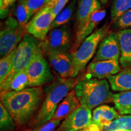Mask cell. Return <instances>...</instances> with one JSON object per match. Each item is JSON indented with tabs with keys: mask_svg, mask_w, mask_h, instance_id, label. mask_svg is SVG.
I'll use <instances>...</instances> for the list:
<instances>
[{
	"mask_svg": "<svg viewBox=\"0 0 131 131\" xmlns=\"http://www.w3.org/2000/svg\"><path fill=\"white\" fill-rule=\"evenodd\" d=\"M45 92L40 87H30L20 91L1 93V103L14 119L16 124L23 126L41 106Z\"/></svg>",
	"mask_w": 131,
	"mask_h": 131,
	"instance_id": "obj_1",
	"label": "cell"
},
{
	"mask_svg": "<svg viewBox=\"0 0 131 131\" xmlns=\"http://www.w3.org/2000/svg\"><path fill=\"white\" fill-rule=\"evenodd\" d=\"M78 82L75 78H63L58 77L44 89L45 98L40 109L34 117L32 127L42 126L50 122L57 107Z\"/></svg>",
	"mask_w": 131,
	"mask_h": 131,
	"instance_id": "obj_2",
	"label": "cell"
},
{
	"mask_svg": "<svg viewBox=\"0 0 131 131\" xmlns=\"http://www.w3.org/2000/svg\"><path fill=\"white\" fill-rule=\"evenodd\" d=\"M73 90L81 106L91 110L113 101L114 94L106 80L91 78L80 80Z\"/></svg>",
	"mask_w": 131,
	"mask_h": 131,
	"instance_id": "obj_3",
	"label": "cell"
},
{
	"mask_svg": "<svg viewBox=\"0 0 131 131\" xmlns=\"http://www.w3.org/2000/svg\"><path fill=\"white\" fill-rule=\"evenodd\" d=\"M109 27L105 24L96 29L82 42L76 51L72 53V78H75L84 69L97 50L101 41L109 34Z\"/></svg>",
	"mask_w": 131,
	"mask_h": 131,
	"instance_id": "obj_4",
	"label": "cell"
},
{
	"mask_svg": "<svg viewBox=\"0 0 131 131\" xmlns=\"http://www.w3.org/2000/svg\"><path fill=\"white\" fill-rule=\"evenodd\" d=\"M40 42L35 37L26 33L16 47L13 58L12 69L3 81L9 80L15 75L26 70L38 49L40 48Z\"/></svg>",
	"mask_w": 131,
	"mask_h": 131,
	"instance_id": "obj_5",
	"label": "cell"
},
{
	"mask_svg": "<svg viewBox=\"0 0 131 131\" xmlns=\"http://www.w3.org/2000/svg\"><path fill=\"white\" fill-rule=\"evenodd\" d=\"M71 29L67 24L52 29L40 46L45 56L70 52L72 47Z\"/></svg>",
	"mask_w": 131,
	"mask_h": 131,
	"instance_id": "obj_6",
	"label": "cell"
},
{
	"mask_svg": "<svg viewBox=\"0 0 131 131\" xmlns=\"http://www.w3.org/2000/svg\"><path fill=\"white\" fill-rule=\"evenodd\" d=\"M26 33V27L19 25L17 19L12 16L8 17L0 32L1 58L16 48Z\"/></svg>",
	"mask_w": 131,
	"mask_h": 131,
	"instance_id": "obj_7",
	"label": "cell"
},
{
	"mask_svg": "<svg viewBox=\"0 0 131 131\" xmlns=\"http://www.w3.org/2000/svg\"><path fill=\"white\" fill-rule=\"evenodd\" d=\"M41 46L26 69L30 87H40L50 83L54 79L50 66Z\"/></svg>",
	"mask_w": 131,
	"mask_h": 131,
	"instance_id": "obj_8",
	"label": "cell"
},
{
	"mask_svg": "<svg viewBox=\"0 0 131 131\" xmlns=\"http://www.w3.org/2000/svg\"><path fill=\"white\" fill-rule=\"evenodd\" d=\"M50 5L47 4L32 17L26 26L27 33L40 41H43L51 30L55 19Z\"/></svg>",
	"mask_w": 131,
	"mask_h": 131,
	"instance_id": "obj_9",
	"label": "cell"
},
{
	"mask_svg": "<svg viewBox=\"0 0 131 131\" xmlns=\"http://www.w3.org/2000/svg\"><path fill=\"white\" fill-rule=\"evenodd\" d=\"M92 110L80 106L66 118L56 131H80L89 127L92 124Z\"/></svg>",
	"mask_w": 131,
	"mask_h": 131,
	"instance_id": "obj_10",
	"label": "cell"
},
{
	"mask_svg": "<svg viewBox=\"0 0 131 131\" xmlns=\"http://www.w3.org/2000/svg\"><path fill=\"white\" fill-rule=\"evenodd\" d=\"M106 15V10L101 9L96 11L76 29L74 42L70 50L71 53L76 51L81 46L82 42L95 32V29L105 18Z\"/></svg>",
	"mask_w": 131,
	"mask_h": 131,
	"instance_id": "obj_11",
	"label": "cell"
},
{
	"mask_svg": "<svg viewBox=\"0 0 131 131\" xmlns=\"http://www.w3.org/2000/svg\"><path fill=\"white\" fill-rule=\"evenodd\" d=\"M120 46L117 33L108 34L100 43L93 61L119 59Z\"/></svg>",
	"mask_w": 131,
	"mask_h": 131,
	"instance_id": "obj_12",
	"label": "cell"
},
{
	"mask_svg": "<svg viewBox=\"0 0 131 131\" xmlns=\"http://www.w3.org/2000/svg\"><path fill=\"white\" fill-rule=\"evenodd\" d=\"M118 59L92 61L88 68V73L92 78L105 80L121 70Z\"/></svg>",
	"mask_w": 131,
	"mask_h": 131,
	"instance_id": "obj_13",
	"label": "cell"
},
{
	"mask_svg": "<svg viewBox=\"0 0 131 131\" xmlns=\"http://www.w3.org/2000/svg\"><path fill=\"white\" fill-rule=\"evenodd\" d=\"M47 57L52 68L58 77L63 78H72V57L71 52L52 53Z\"/></svg>",
	"mask_w": 131,
	"mask_h": 131,
	"instance_id": "obj_14",
	"label": "cell"
},
{
	"mask_svg": "<svg viewBox=\"0 0 131 131\" xmlns=\"http://www.w3.org/2000/svg\"><path fill=\"white\" fill-rule=\"evenodd\" d=\"M119 117V114L116 109L108 105L103 104L94 109L92 123L97 126L102 130L104 127L109 126L113 121Z\"/></svg>",
	"mask_w": 131,
	"mask_h": 131,
	"instance_id": "obj_15",
	"label": "cell"
},
{
	"mask_svg": "<svg viewBox=\"0 0 131 131\" xmlns=\"http://www.w3.org/2000/svg\"><path fill=\"white\" fill-rule=\"evenodd\" d=\"M101 4L98 0H78L75 29H78L94 13L101 10Z\"/></svg>",
	"mask_w": 131,
	"mask_h": 131,
	"instance_id": "obj_16",
	"label": "cell"
},
{
	"mask_svg": "<svg viewBox=\"0 0 131 131\" xmlns=\"http://www.w3.org/2000/svg\"><path fill=\"white\" fill-rule=\"evenodd\" d=\"M81 106L74 90L70 91L57 107L51 120L62 121Z\"/></svg>",
	"mask_w": 131,
	"mask_h": 131,
	"instance_id": "obj_17",
	"label": "cell"
},
{
	"mask_svg": "<svg viewBox=\"0 0 131 131\" xmlns=\"http://www.w3.org/2000/svg\"><path fill=\"white\" fill-rule=\"evenodd\" d=\"M120 57L119 61L123 68H131V29L118 31Z\"/></svg>",
	"mask_w": 131,
	"mask_h": 131,
	"instance_id": "obj_18",
	"label": "cell"
},
{
	"mask_svg": "<svg viewBox=\"0 0 131 131\" xmlns=\"http://www.w3.org/2000/svg\"><path fill=\"white\" fill-rule=\"evenodd\" d=\"M112 91L125 92L131 90V68H124L107 78Z\"/></svg>",
	"mask_w": 131,
	"mask_h": 131,
	"instance_id": "obj_19",
	"label": "cell"
},
{
	"mask_svg": "<svg viewBox=\"0 0 131 131\" xmlns=\"http://www.w3.org/2000/svg\"><path fill=\"white\" fill-rule=\"evenodd\" d=\"M29 87V78L26 70L15 75L12 78L0 84L1 93L7 92L20 91Z\"/></svg>",
	"mask_w": 131,
	"mask_h": 131,
	"instance_id": "obj_20",
	"label": "cell"
},
{
	"mask_svg": "<svg viewBox=\"0 0 131 131\" xmlns=\"http://www.w3.org/2000/svg\"><path fill=\"white\" fill-rule=\"evenodd\" d=\"M113 102L121 115H131V91L114 94Z\"/></svg>",
	"mask_w": 131,
	"mask_h": 131,
	"instance_id": "obj_21",
	"label": "cell"
},
{
	"mask_svg": "<svg viewBox=\"0 0 131 131\" xmlns=\"http://www.w3.org/2000/svg\"><path fill=\"white\" fill-rule=\"evenodd\" d=\"M77 0H72L67 6L55 17L52 26V29L58 28L66 25L72 17L73 13L76 10Z\"/></svg>",
	"mask_w": 131,
	"mask_h": 131,
	"instance_id": "obj_22",
	"label": "cell"
},
{
	"mask_svg": "<svg viewBox=\"0 0 131 131\" xmlns=\"http://www.w3.org/2000/svg\"><path fill=\"white\" fill-rule=\"evenodd\" d=\"M131 9V0H114L111 9V20L115 21L122 15Z\"/></svg>",
	"mask_w": 131,
	"mask_h": 131,
	"instance_id": "obj_23",
	"label": "cell"
},
{
	"mask_svg": "<svg viewBox=\"0 0 131 131\" xmlns=\"http://www.w3.org/2000/svg\"><path fill=\"white\" fill-rule=\"evenodd\" d=\"M16 16L19 25L26 27L30 19L27 0H18L16 9Z\"/></svg>",
	"mask_w": 131,
	"mask_h": 131,
	"instance_id": "obj_24",
	"label": "cell"
},
{
	"mask_svg": "<svg viewBox=\"0 0 131 131\" xmlns=\"http://www.w3.org/2000/svg\"><path fill=\"white\" fill-rule=\"evenodd\" d=\"M116 130H131V115L119 116L101 131H113Z\"/></svg>",
	"mask_w": 131,
	"mask_h": 131,
	"instance_id": "obj_25",
	"label": "cell"
},
{
	"mask_svg": "<svg viewBox=\"0 0 131 131\" xmlns=\"http://www.w3.org/2000/svg\"><path fill=\"white\" fill-rule=\"evenodd\" d=\"M16 123L2 103H0V129L1 131H12Z\"/></svg>",
	"mask_w": 131,
	"mask_h": 131,
	"instance_id": "obj_26",
	"label": "cell"
},
{
	"mask_svg": "<svg viewBox=\"0 0 131 131\" xmlns=\"http://www.w3.org/2000/svg\"><path fill=\"white\" fill-rule=\"evenodd\" d=\"M15 49L13 51L8 54L7 55L1 58L0 60V83H1L6 79V77L9 74L12 69L13 58H14L15 52Z\"/></svg>",
	"mask_w": 131,
	"mask_h": 131,
	"instance_id": "obj_27",
	"label": "cell"
},
{
	"mask_svg": "<svg viewBox=\"0 0 131 131\" xmlns=\"http://www.w3.org/2000/svg\"><path fill=\"white\" fill-rule=\"evenodd\" d=\"M113 23L115 28L118 31L131 29V9L122 15Z\"/></svg>",
	"mask_w": 131,
	"mask_h": 131,
	"instance_id": "obj_28",
	"label": "cell"
},
{
	"mask_svg": "<svg viewBox=\"0 0 131 131\" xmlns=\"http://www.w3.org/2000/svg\"><path fill=\"white\" fill-rule=\"evenodd\" d=\"M49 0H27L30 18L41 10Z\"/></svg>",
	"mask_w": 131,
	"mask_h": 131,
	"instance_id": "obj_29",
	"label": "cell"
},
{
	"mask_svg": "<svg viewBox=\"0 0 131 131\" xmlns=\"http://www.w3.org/2000/svg\"><path fill=\"white\" fill-rule=\"evenodd\" d=\"M70 0H50L47 4L52 7V10L55 18L66 7Z\"/></svg>",
	"mask_w": 131,
	"mask_h": 131,
	"instance_id": "obj_30",
	"label": "cell"
},
{
	"mask_svg": "<svg viewBox=\"0 0 131 131\" xmlns=\"http://www.w3.org/2000/svg\"><path fill=\"white\" fill-rule=\"evenodd\" d=\"M61 120H50L42 126L32 128L27 131H54L61 124Z\"/></svg>",
	"mask_w": 131,
	"mask_h": 131,
	"instance_id": "obj_31",
	"label": "cell"
},
{
	"mask_svg": "<svg viewBox=\"0 0 131 131\" xmlns=\"http://www.w3.org/2000/svg\"><path fill=\"white\" fill-rule=\"evenodd\" d=\"M9 9V0H0V15L1 19L7 17Z\"/></svg>",
	"mask_w": 131,
	"mask_h": 131,
	"instance_id": "obj_32",
	"label": "cell"
},
{
	"mask_svg": "<svg viewBox=\"0 0 131 131\" xmlns=\"http://www.w3.org/2000/svg\"><path fill=\"white\" fill-rule=\"evenodd\" d=\"M80 131H101V129L98 127L97 126L94 124H92L91 126L88 128L83 129V130Z\"/></svg>",
	"mask_w": 131,
	"mask_h": 131,
	"instance_id": "obj_33",
	"label": "cell"
},
{
	"mask_svg": "<svg viewBox=\"0 0 131 131\" xmlns=\"http://www.w3.org/2000/svg\"><path fill=\"white\" fill-rule=\"evenodd\" d=\"M98 1L100 2L101 4L103 5V6H104V5H106V4H107L109 0H98Z\"/></svg>",
	"mask_w": 131,
	"mask_h": 131,
	"instance_id": "obj_34",
	"label": "cell"
},
{
	"mask_svg": "<svg viewBox=\"0 0 131 131\" xmlns=\"http://www.w3.org/2000/svg\"><path fill=\"white\" fill-rule=\"evenodd\" d=\"M16 0H9V6L10 7L11 6H13L15 3Z\"/></svg>",
	"mask_w": 131,
	"mask_h": 131,
	"instance_id": "obj_35",
	"label": "cell"
},
{
	"mask_svg": "<svg viewBox=\"0 0 131 131\" xmlns=\"http://www.w3.org/2000/svg\"><path fill=\"white\" fill-rule=\"evenodd\" d=\"M113 131H131V130H113Z\"/></svg>",
	"mask_w": 131,
	"mask_h": 131,
	"instance_id": "obj_36",
	"label": "cell"
},
{
	"mask_svg": "<svg viewBox=\"0 0 131 131\" xmlns=\"http://www.w3.org/2000/svg\"><path fill=\"white\" fill-rule=\"evenodd\" d=\"M49 1H50V0H49Z\"/></svg>",
	"mask_w": 131,
	"mask_h": 131,
	"instance_id": "obj_37",
	"label": "cell"
}]
</instances>
